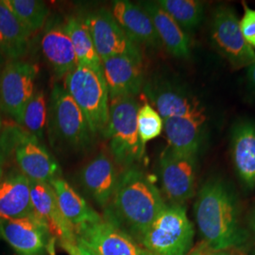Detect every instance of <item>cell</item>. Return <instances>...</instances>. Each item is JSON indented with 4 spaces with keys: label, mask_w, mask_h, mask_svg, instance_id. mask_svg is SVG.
Wrapping results in <instances>:
<instances>
[{
    "label": "cell",
    "mask_w": 255,
    "mask_h": 255,
    "mask_svg": "<svg viewBox=\"0 0 255 255\" xmlns=\"http://www.w3.org/2000/svg\"><path fill=\"white\" fill-rule=\"evenodd\" d=\"M0 153L12 152L20 172L32 182L49 183L61 178L62 169L42 141L23 130L18 125L9 127L0 135Z\"/></svg>",
    "instance_id": "obj_6"
},
{
    "label": "cell",
    "mask_w": 255,
    "mask_h": 255,
    "mask_svg": "<svg viewBox=\"0 0 255 255\" xmlns=\"http://www.w3.org/2000/svg\"><path fill=\"white\" fill-rule=\"evenodd\" d=\"M39 68L23 60L8 61L0 71V110L17 119L27 101L34 94Z\"/></svg>",
    "instance_id": "obj_13"
},
{
    "label": "cell",
    "mask_w": 255,
    "mask_h": 255,
    "mask_svg": "<svg viewBox=\"0 0 255 255\" xmlns=\"http://www.w3.org/2000/svg\"><path fill=\"white\" fill-rule=\"evenodd\" d=\"M255 255V253H254V254H253V255Z\"/></svg>",
    "instance_id": "obj_40"
},
{
    "label": "cell",
    "mask_w": 255,
    "mask_h": 255,
    "mask_svg": "<svg viewBox=\"0 0 255 255\" xmlns=\"http://www.w3.org/2000/svg\"><path fill=\"white\" fill-rule=\"evenodd\" d=\"M230 153L237 177L249 190L255 189V122L241 120L231 131Z\"/></svg>",
    "instance_id": "obj_18"
},
{
    "label": "cell",
    "mask_w": 255,
    "mask_h": 255,
    "mask_svg": "<svg viewBox=\"0 0 255 255\" xmlns=\"http://www.w3.org/2000/svg\"><path fill=\"white\" fill-rule=\"evenodd\" d=\"M213 47L231 67L239 70L255 63V50L242 35L235 9L220 5L214 9L210 26Z\"/></svg>",
    "instance_id": "obj_8"
},
{
    "label": "cell",
    "mask_w": 255,
    "mask_h": 255,
    "mask_svg": "<svg viewBox=\"0 0 255 255\" xmlns=\"http://www.w3.org/2000/svg\"><path fill=\"white\" fill-rule=\"evenodd\" d=\"M199 155L182 153L167 146L160 157L159 172L165 197L183 204L195 194Z\"/></svg>",
    "instance_id": "obj_10"
},
{
    "label": "cell",
    "mask_w": 255,
    "mask_h": 255,
    "mask_svg": "<svg viewBox=\"0 0 255 255\" xmlns=\"http://www.w3.org/2000/svg\"><path fill=\"white\" fill-rule=\"evenodd\" d=\"M46 130L56 150L81 151L88 148L95 139L82 111L59 82L50 94Z\"/></svg>",
    "instance_id": "obj_3"
},
{
    "label": "cell",
    "mask_w": 255,
    "mask_h": 255,
    "mask_svg": "<svg viewBox=\"0 0 255 255\" xmlns=\"http://www.w3.org/2000/svg\"><path fill=\"white\" fill-rule=\"evenodd\" d=\"M246 76L249 88L255 95V63L247 67Z\"/></svg>",
    "instance_id": "obj_34"
},
{
    "label": "cell",
    "mask_w": 255,
    "mask_h": 255,
    "mask_svg": "<svg viewBox=\"0 0 255 255\" xmlns=\"http://www.w3.org/2000/svg\"><path fill=\"white\" fill-rule=\"evenodd\" d=\"M156 2L185 32L197 28L204 18V3L199 0H158Z\"/></svg>",
    "instance_id": "obj_28"
},
{
    "label": "cell",
    "mask_w": 255,
    "mask_h": 255,
    "mask_svg": "<svg viewBox=\"0 0 255 255\" xmlns=\"http://www.w3.org/2000/svg\"><path fill=\"white\" fill-rule=\"evenodd\" d=\"M136 122L138 135L144 146L159 136L164 130V119L148 103L139 106Z\"/></svg>",
    "instance_id": "obj_30"
},
{
    "label": "cell",
    "mask_w": 255,
    "mask_h": 255,
    "mask_svg": "<svg viewBox=\"0 0 255 255\" xmlns=\"http://www.w3.org/2000/svg\"><path fill=\"white\" fill-rule=\"evenodd\" d=\"M76 238L98 255H154L126 232L102 219L74 227Z\"/></svg>",
    "instance_id": "obj_12"
},
{
    "label": "cell",
    "mask_w": 255,
    "mask_h": 255,
    "mask_svg": "<svg viewBox=\"0 0 255 255\" xmlns=\"http://www.w3.org/2000/svg\"><path fill=\"white\" fill-rule=\"evenodd\" d=\"M3 160H4V158H3V156H2L1 153H0V180H1V178H2V175H3V168H2Z\"/></svg>",
    "instance_id": "obj_38"
},
{
    "label": "cell",
    "mask_w": 255,
    "mask_h": 255,
    "mask_svg": "<svg viewBox=\"0 0 255 255\" xmlns=\"http://www.w3.org/2000/svg\"><path fill=\"white\" fill-rule=\"evenodd\" d=\"M64 27L71 40L79 65L102 73V64L96 51L91 35L82 19L70 16L64 22Z\"/></svg>",
    "instance_id": "obj_26"
},
{
    "label": "cell",
    "mask_w": 255,
    "mask_h": 255,
    "mask_svg": "<svg viewBox=\"0 0 255 255\" xmlns=\"http://www.w3.org/2000/svg\"><path fill=\"white\" fill-rule=\"evenodd\" d=\"M7 62H8V61L6 60L5 56L3 54V51H2V49H1V46H0V71H1V69L3 68L4 64H6Z\"/></svg>",
    "instance_id": "obj_37"
},
{
    "label": "cell",
    "mask_w": 255,
    "mask_h": 255,
    "mask_svg": "<svg viewBox=\"0 0 255 255\" xmlns=\"http://www.w3.org/2000/svg\"><path fill=\"white\" fill-rule=\"evenodd\" d=\"M31 215L29 180L21 172H11L1 178L0 219H18Z\"/></svg>",
    "instance_id": "obj_23"
},
{
    "label": "cell",
    "mask_w": 255,
    "mask_h": 255,
    "mask_svg": "<svg viewBox=\"0 0 255 255\" xmlns=\"http://www.w3.org/2000/svg\"><path fill=\"white\" fill-rule=\"evenodd\" d=\"M209 255H247L242 248H228L219 251L211 250Z\"/></svg>",
    "instance_id": "obj_33"
},
{
    "label": "cell",
    "mask_w": 255,
    "mask_h": 255,
    "mask_svg": "<svg viewBox=\"0 0 255 255\" xmlns=\"http://www.w3.org/2000/svg\"><path fill=\"white\" fill-rule=\"evenodd\" d=\"M111 12L128 37L138 46L159 47L162 45L151 19L140 5L128 0H116Z\"/></svg>",
    "instance_id": "obj_20"
},
{
    "label": "cell",
    "mask_w": 255,
    "mask_h": 255,
    "mask_svg": "<svg viewBox=\"0 0 255 255\" xmlns=\"http://www.w3.org/2000/svg\"><path fill=\"white\" fill-rule=\"evenodd\" d=\"M101 61L115 56H129L143 60L140 47L132 42L106 9L92 11L82 18Z\"/></svg>",
    "instance_id": "obj_11"
},
{
    "label": "cell",
    "mask_w": 255,
    "mask_h": 255,
    "mask_svg": "<svg viewBox=\"0 0 255 255\" xmlns=\"http://www.w3.org/2000/svg\"><path fill=\"white\" fill-rule=\"evenodd\" d=\"M151 19L155 30L166 51L177 59H189L191 42L188 34L171 18L156 1H142L139 4Z\"/></svg>",
    "instance_id": "obj_22"
},
{
    "label": "cell",
    "mask_w": 255,
    "mask_h": 255,
    "mask_svg": "<svg viewBox=\"0 0 255 255\" xmlns=\"http://www.w3.org/2000/svg\"><path fill=\"white\" fill-rule=\"evenodd\" d=\"M1 239L20 255H45L55 240L34 215L18 219H0Z\"/></svg>",
    "instance_id": "obj_14"
},
{
    "label": "cell",
    "mask_w": 255,
    "mask_h": 255,
    "mask_svg": "<svg viewBox=\"0 0 255 255\" xmlns=\"http://www.w3.org/2000/svg\"><path fill=\"white\" fill-rule=\"evenodd\" d=\"M249 225H250L251 230L254 232V234L255 235V207L250 213V216H249Z\"/></svg>",
    "instance_id": "obj_36"
},
{
    "label": "cell",
    "mask_w": 255,
    "mask_h": 255,
    "mask_svg": "<svg viewBox=\"0 0 255 255\" xmlns=\"http://www.w3.org/2000/svg\"><path fill=\"white\" fill-rule=\"evenodd\" d=\"M41 49L46 62L58 77H65L79 65L64 22L62 23L58 19L46 22L41 39Z\"/></svg>",
    "instance_id": "obj_19"
},
{
    "label": "cell",
    "mask_w": 255,
    "mask_h": 255,
    "mask_svg": "<svg viewBox=\"0 0 255 255\" xmlns=\"http://www.w3.org/2000/svg\"><path fill=\"white\" fill-rule=\"evenodd\" d=\"M0 239H1V235H0Z\"/></svg>",
    "instance_id": "obj_41"
},
{
    "label": "cell",
    "mask_w": 255,
    "mask_h": 255,
    "mask_svg": "<svg viewBox=\"0 0 255 255\" xmlns=\"http://www.w3.org/2000/svg\"><path fill=\"white\" fill-rule=\"evenodd\" d=\"M2 128H3V122H2V119L0 117V135L2 133Z\"/></svg>",
    "instance_id": "obj_39"
},
{
    "label": "cell",
    "mask_w": 255,
    "mask_h": 255,
    "mask_svg": "<svg viewBox=\"0 0 255 255\" xmlns=\"http://www.w3.org/2000/svg\"><path fill=\"white\" fill-rule=\"evenodd\" d=\"M243 15L239 19V26L247 43L255 50V9L242 1Z\"/></svg>",
    "instance_id": "obj_31"
},
{
    "label": "cell",
    "mask_w": 255,
    "mask_h": 255,
    "mask_svg": "<svg viewBox=\"0 0 255 255\" xmlns=\"http://www.w3.org/2000/svg\"><path fill=\"white\" fill-rule=\"evenodd\" d=\"M211 249L206 245L205 242L201 241L196 247H193L191 251L187 254V255H209Z\"/></svg>",
    "instance_id": "obj_35"
},
{
    "label": "cell",
    "mask_w": 255,
    "mask_h": 255,
    "mask_svg": "<svg viewBox=\"0 0 255 255\" xmlns=\"http://www.w3.org/2000/svg\"><path fill=\"white\" fill-rule=\"evenodd\" d=\"M3 2L30 34L46 26L49 8L45 2L40 0H3Z\"/></svg>",
    "instance_id": "obj_29"
},
{
    "label": "cell",
    "mask_w": 255,
    "mask_h": 255,
    "mask_svg": "<svg viewBox=\"0 0 255 255\" xmlns=\"http://www.w3.org/2000/svg\"><path fill=\"white\" fill-rule=\"evenodd\" d=\"M54 190L58 205L64 218L74 227L100 221L102 217L83 199L80 193L62 178L49 182Z\"/></svg>",
    "instance_id": "obj_24"
},
{
    "label": "cell",
    "mask_w": 255,
    "mask_h": 255,
    "mask_svg": "<svg viewBox=\"0 0 255 255\" xmlns=\"http://www.w3.org/2000/svg\"><path fill=\"white\" fill-rule=\"evenodd\" d=\"M195 218L203 242L213 251L242 248L249 234L240 222L237 193L221 178L203 183L194 205Z\"/></svg>",
    "instance_id": "obj_1"
},
{
    "label": "cell",
    "mask_w": 255,
    "mask_h": 255,
    "mask_svg": "<svg viewBox=\"0 0 255 255\" xmlns=\"http://www.w3.org/2000/svg\"><path fill=\"white\" fill-rule=\"evenodd\" d=\"M30 182V201L33 215L48 230V233L60 243L75 242L76 234L62 214L54 190L49 183Z\"/></svg>",
    "instance_id": "obj_16"
},
{
    "label": "cell",
    "mask_w": 255,
    "mask_h": 255,
    "mask_svg": "<svg viewBox=\"0 0 255 255\" xmlns=\"http://www.w3.org/2000/svg\"><path fill=\"white\" fill-rule=\"evenodd\" d=\"M143 91L163 119H209L208 110L201 99L189 88L174 80L156 76L145 82Z\"/></svg>",
    "instance_id": "obj_9"
},
{
    "label": "cell",
    "mask_w": 255,
    "mask_h": 255,
    "mask_svg": "<svg viewBox=\"0 0 255 255\" xmlns=\"http://www.w3.org/2000/svg\"><path fill=\"white\" fill-rule=\"evenodd\" d=\"M110 101L135 97L143 89L145 74L143 60L129 56H115L101 61Z\"/></svg>",
    "instance_id": "obj_15"
},
{
    "label": "cell",
    "mask_w": 255,
    "mask_h": 255,
    "mask_svg": "<svg viewBox=\"0 0 255 255\" xmlns=\"http://www.w3.org/2000/svg\"><path fill=\"white\" fill-rule=\"evenodd\" d=\"M64 86L82 111L94 136L104 135L109 120L110 98L103 74L78 65L66 74Z\"/></svg>",
    "instance_id": "obj_5"
},
{
    "label": "cell",
    "mask_w": 255,
    "mask_h": 255,
    "mask_svg": "<svg viewBox=\"0 0 255 255\" xmlns=\"http://www.w3.org/2000/svg\"><path fill=\"white\" fill-rule=\"evenodd\" d=\"M195 231L183 204H166L141 238L140 243L154 255H187Z\"/></svg>",
    "instance_id": "obj_7"
},
{
    "label": "cell",
    "mask_w": 255,
    "mask_h": 255,
    "mask_svg": "<svg viewBox=\"0 0 255 255\" xmlns=\"http://www.w3.org/2000/svg\"><path fill=\"white\" fill-rule=\"evenodd\" d=\"M166 203L149 177L137 165L119 175L116 190L102 218L140 242Z\"/></svg>",
    "instance_id": "obj_2"
},
{
    "label": "cell",
    "mask_w": 255,
    "mask_h": 255,
    "mask_svg": "<svg viewBox=\"0 0 255 255\" xmlns=\"http://www.w3.org/2000/svg\"><path fill=\"white\" fill-rule=\"evenodd\" d=\"M47 112L48 106L45 92L38 90L34 92L15 119L16 124L23 130L42 141L46 131Z\"/></svg>",
    "instance_id": "obj_27"
},
{
    "label": "cell",
    "mask_w": 255,
    "mask_h": 255,
    "mask_svg": "<svg viewBox=\"0 0 255 255\" xmlns=\"http://www.w3.org/2000/svg\"><path fill=\"white\" fill-rule=\"evenodd\" d=\"M29 37L27 28L0 0V46L7 61L21 60L26 55Z\"/></svg>",
    "instance_id": "obj_25"
},
{
    "label": "cell",
    "mask_w": 255,
    "mask_h": 255,
    "mask_svg": "<svg viewBox=\"0 0 255 255\" xmlns=\"http://www.w3.org/2000/svg\"><path fill=\"white\" fill-rule=\"evenodd\" d=\"M60 244L70 255H98L89 248L83 245L82 242L78 241L77 238L75 242H64Z\"/></svg>",
    "instance_id": "obj_32"
},
{
    "label": "cell",
    "mask_w": 255,
    "mask_h": 255,
    "mask_svg": "<svg viewBox=\"0 0 255 255\" xmlns=\"http://www.w3.org/2000/svg\"><path fill=\"white\" fill-rule=\"evenodd\" d=\"M79 180L85 193L105 209L116 190L119 174L113 161L101 152L82 167Z\"/></svg>",
    "instance_id": "obj_17"
},
{
    "label": "cell",
    "mask_w": 255,
    "mask_h": 255,
    "mask_svg": "<svg viewBox=\"0 0 255 255\" xmlns=\"http://www.w3.org/2000/svg\"><path fill=\"white\" fill-rule=\"evenodd\" d=\"M208 120L203 118L164 119L168 146L182 153L199 155L207 136Z\"/></svg>",
    "instance_id": "obj_21"
},
{
    "label": "cell",
    "mask_w": 255,
    "mask_h": 255,
    "mask_svg": "<svg viewBox=\"0 0 255 255\" xmlns=\"http://www.w3.org/2000/svg\"><path fill=\"white\" fill-rule=\"evenodd\" d=\"M135 97H123L110 101L109 120L104 136L109 138L110 148L117 164L124 169L136 165L145 156L138 135Z\"/></svg>",
    "instance_id": "obj_4"
}]
</instances>
